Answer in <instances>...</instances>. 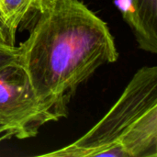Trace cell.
Segmentation results:
<instances>
[{
  "mask_svg": "<svg viewBox=\"0 0 157 157\" xmlns=\"http://www.w3.org/2000/svg\"><path fill=\"white\" fill-rule=\"evenodd\" d=\"M55 157H156L157 67L139 69L109 111Z\"/></svg>",
  "mask_w": 157,
  "mask_h": 157,
  "instance_id": "2",
  "label": "cell"
},
{
  "mask_svg": "<svg viewBox=\"0 0 157 157\" xmlns=\"http://www.w3.org/2000/svg\"><path fill=\"white\" fill-rule=\"evenodd\" d=\"M0 41L10 45L9 44L8 33H7V30H6V27H5V24H4V21H3V17H2V14H1V9H0Z\"/></svg>",
  "mask_w": 157,
  "mask_h": 157,
  "instance_id": "7",
  "label": "cell"
},
{
  "mask_svg": "<svg viewBox=\"0 0 157 157\" xmlns=\"http://www.w3.org/2000/svg\"><path fill=\"white\" fill-rule=\"evenodd\" d=\"M58 120L37 97L19 61L0 68V121L10 129L13 137H34L41 126Z\"/></svg>",
  "mask_w": 157,
  "mask_h": 157,
  "instance_id": "3",
  "label": "cell"
},
{
  "mask_svg": "<svg viewBox=\"0 0 157 157\" xmlns=\"http://www.w3.org/2000/svg\"><path fill=\"white\" fill-rule=\"evenodd\" d=\"M123 17L145 52L157 53V0H120Z\"/></svg>",
  "mask_w": 157,
  "mask_h": 157,
  "instance_id": "4",
  "label": "cell"
},
{
  "mask_svg": "<svg viewBox=\"0 0 157 157\" xmlns=\"http://www.w3.org/2000/svg\"><path fill=\"white\" fill-rule=\"evenodd\" d=\"M20 48L11 46L0 41V68L15 62L19 61Z\"/></svg>",
  "mask_w": 157,
  "mask_h": 157,
  "instance_id": "6",
  "label": "cell"
},
{
  "mask_svg": "<svg viewBox=\"0 0 157 157\" xmlns=\"http://www.w3.org/2000/svg\"><path fill=\"white\" fill-rule=\"evenodd\" d=\"M12 137H13V134L10 129L2 121H0V142L6 139H10Z\"/></svg>",
  "mask_w": 157,
  "mask_h": 157,
  "instance_id": "8",
  "label": "cell"
},
{
  "mask_svg": "<svg viewBox=\"0 0 157 157\" xmlns=\"http://www.w3.org/2000/svg\"><path fill=\"white\" fill-rule=\"evenodd\" d=\"M20 43L19 63L39 99L60 120L77 87L118 60L107 23L80 0H54Z\"/></svg>",
  "mask_w": 157,
  "mask_h": 157,
  "instance_id": "1",
  "label": "cell"
},
{
  "mask_svg": "<svg viewBox=\"0 0 157 157\" xmlns=\"http://www.w3.org/2000/svg\"><path fill=\"white\" fill-rule=\"evenodd\" d=\"M54 0H0V9L8 33L9 44L15 46L19 26L31 16L36 17L52 6Z\"/></svg>",
  "mask_w": 157,
  "mask_h": 157,
  "instance_id": "5",
  "label": "cell"
}]
</instances>
